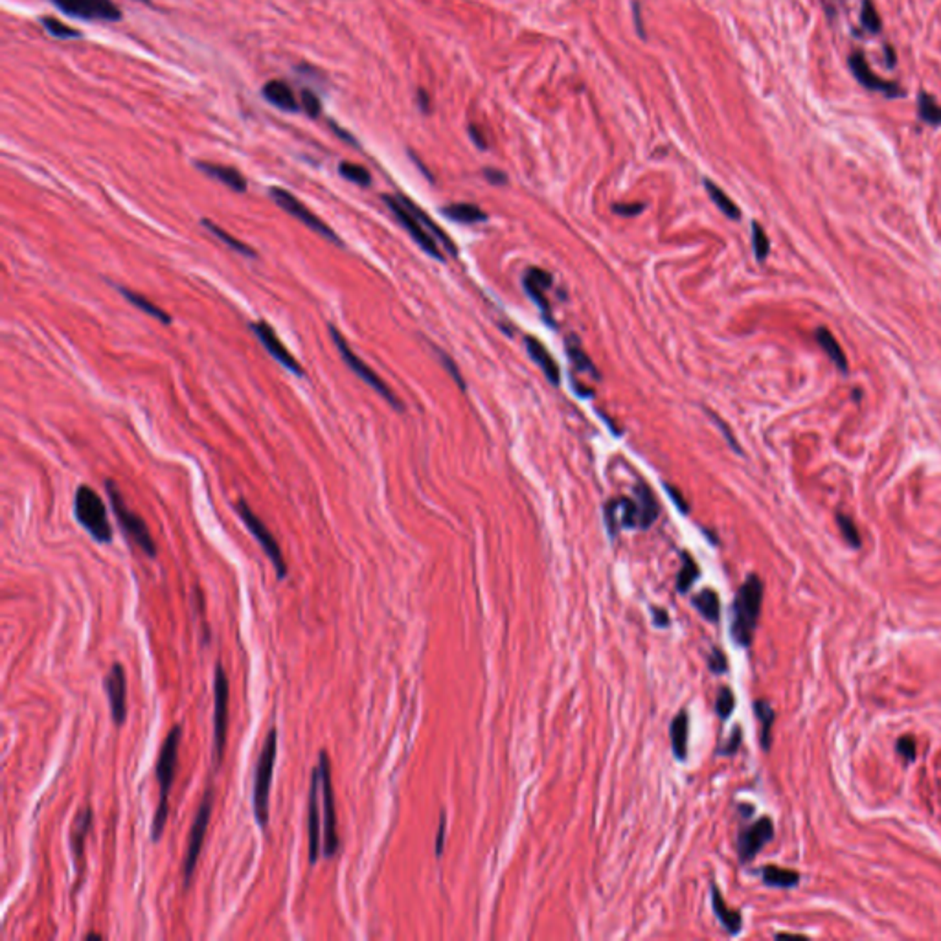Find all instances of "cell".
<instances>
[{
  "label": "cell",
  "mask_w": 941,
  "mask_h": 941,
  "mask_svg": "<svg viewBox=\"0 0 941 941\" xmlns=\"http://www.w3.org/2000/svg\"><path fill=\"white\" fill-rule=\"evenodd\" d=\"M883 50H884V57H886V67H888V68H893V67H896V65H897L896 50H893L890 45H884V48H883Z\"/></svg>",
  "instance_id": "cell-59"
},
{
  "label": "cell",
  "mask_w": 941,
  "mask_h": 941,
  "mask_svg": "<svg viewBox=\"0 0 941 941\" xmlns=\"http://www.w3.org/2000/svg\"><path fill=\"white\" fill-rule=\"evenodd\" d=\"M669 734H672L673 754H675L676 759L684 762L686 756H688V734H689L688 713L680 712L679 716L673 719L672 728H669Z\"/></svg>",
  "instance_id": "cell-28"
},
{
  "label": "cell",
  "mask_w": 941,
  "mask_h": 941,
  "mask_svg": "<svg viewBox=\"0 0 941 941\" xmlns=\"http://www.w3.org/2000/svg\"><path fill=\"white\" fill-rule=\"evenodd\" d=\"M698 577V567L689 554H682V568H680L679 577H676V589L679 592H688Z\"/></svg>",
  "instance_id": "cell-39"
},
{
  "label": "cell",
  "mask_w": 941,
  "mask_h": 941,
  "mask_svg": "<svg viewBox=\"0 0 941 941\" xmlns=\"http://www.w3.org/2000/svg\"><path fill=\"white\" fill-rule=\"evenodd\" d=\"M105 695L108 698L114 725L122 726L127 717V679L122 664H113L104 679Z\"/></svg>",
  "instance_id": "cell-17"
},
{
  "label": "cell",
  "mask_w": 941,
  "mask_h": 941,
  "mask_svg": "<svg viewBox=\"0 0 941 941\" xmlns=\"http://www.w3.org/2000/svg\"><path fill=\"white\" fill-rule=\"evenodd\" d=\"M418 101H419V107H421V111H423V113H428V111H430V107H428V94L425 92L423 89L418 90Z\"/></svg>",
  "instance_id": "cell-61"
},
{
  "label": "cell",
  "mask_w": 941,
  "mask_h": 941,
  "mask_svg": "<svg viewBox=\"0 0 941 941\" xmlns=\"http://www.w3.org/2000/svg\"><path fill=\"white\" fill-rule=\"evenodd\" d=\"M235 511H238V515L245 523L248 532L252 533L254 539L257 540V545L262 546V550L265 552V555L269 557L272 567H274L278 579H284V577L287 576V563H285L284 554H282V548H279L278 540L274 539V535L270 533V530L265 526V523L254 513L252 508H250L245 500H239L238 504H235Z\"/></svg>",
  "instance_id": "cell-8"
},
{
  "label": "cell",
  "mask_w": 941,
  "mask_h": 941,
  "mask_svg": "<svg viewBox=\"0 0 941 941\" xmlns=\"http://www.w3.org/2000/svg\"><path fill=\"white\" fill-rule=\"evenodd\" d=\"M276 756H278V730L270 728L265 743H263L260 759L256 763V770H254L252 809L254 818H256L257 825L262 828V831H267L269 828V800Z\"/></svg>",
  "instance_id": "cell-3"
},
{
  "label": "cell",
  "mask_w": 941,
  "mask_h": 941,
  "mask_svg": "<svg viewBox=\"0 0 941 941\" xmlns=\"http://www.w3.org/2000/svg\"><path fill=\"white\" fill-rule=\"evenodd\" d=\"M116 289L123 294V296L127 298V302L133 304L136 309L144 311L147 316H153V318H157L158 322H162V324H172L173 318L169 316V313L164 311L162 307L155 306V304L151 302L149 298H145V296H142V294L135 293V291H131V289L122 287V285H116Z\"/></svg>",
  "instance_id": "cell-29"
},
{
  "label": "cell",
  "mask_w": 941,
  "mask_h": 941,
  "mask_svg": "<svg viewBox=\"0 0 941 941\" xmlns=\"http://www.w3.org/2000/svg\"><path fill=\"white\" fill-rule=\"evenodd\" d=\"M320 772V802H322V825H324V840H322V857L331 859L338 852L337 835V813H335V794L331 787V770H329V757L325 750L318 756Z\"/></svg>",
  "instance_id": "cell-6"
},
{
  "label": "cell",
  "mask_w": 941,
  "mask_h": 941,
  "mask_svg": "<svg viewBox=\"0 0 941 941\" xmlns=\"http://www.w3.org/2000/svg\"><path fill=\"white\" fill-rule=\"evenodd\" d=\"M182 739V726L177 725L169 730V734L164 739L160 752L157 759V781L160 787V800H158L157 813H155L153 825H151V840L158 842L164 833L167 822V813H169V791L175 784L177 763H179V747Z\"/></svg>",
  "instance_id": "cell-1"
},
{
  "label": "cell",
  "mask_w": 941,
  "mask_h": 941,
  "mask_svg": "<svg viewBox=\"0 0 941 941\" xmlns=\"http://www.w3.org/2000/svg\"><path fill=\"white\" fill-rule=\"evenodd\" d=\"M263 96H265L274 107L282 108V111H287V113H296L298 108H300L296 98H294L293 89L289 87V83L282 82V79H270V82H267L265 85H263Z\"/></svg>",
  "instance_id": "cell-24"
},
{
  "label": "cell",
  "mask_w": 941,
  "mask_h": 941,
  "mask_svg": "<svg viewBox=\"0 0 941 941\" xmlns=\"http://www.w3.org/2000/svg\"><path fill=\"white\" fill-rule=\"evenodd\" d=\"M918 116L923 123L930 127L941 126V105L928 92H919L918 96Z\"/></svg>",
  "instance_id": "cell-35"
},
{
  "label": "cell",
  "mask_w": 941,
  "mask_h": 941,
  "mask_svg": "<svg viewBox=\"0 0 941 941\" xmlns=\"http://www.w3.org/2000/svg\"><path fill=\"white\" fill-rule=\"evenodd\" d=\"M712 418H713V419H716V423H717V425H719V428H720V430H723V433H725V438H726V440H728V442H730V445H732V449H734V450H737V452H739V447H737V442H735V440H734V436H732V433H730V428H728V427H726V425H725V423H723V421H720V418H717V416H713V414H712Z\"/></svg>",
  "instance_id": "cell-57"
},
{
  "label": "cell",
  "mask_w": 941,
  "mask_h": 941,
  "mask_svg": "<svg viewBox=\"0 0 941 941\" xmlns=\"http://www.w3.org/2000/svg\"><path fill=\"white\" fill-rule=\"evenodd\" d=\"M484 177H486L489 184L495 186H504L506 182H508V177H506L504 172H500V169H491V167L484 169Z\"/></svg>",
  "instance_id": "cell-52"
},
{
  "label": "cell",
  "mask_w": 941,
  "mask_h": 941,
  "mask_svg": "<svg viewBox=\"0 0 941 941\" xmlns=\"http://www.w3.org/2000/svg\"><path fill=\"white\" fill-rule=\"evenodd\" d=\"M712 905H713V912H716L717 919L723 923V927H725L730 934H739L741 925H743L741 914H739L737 910H732L728 905H726L723 896H720L719 888H717V884H712Z\"/></svg>",
  "instance_id": "cell-26"
},
{
  "label": "cell",
  "mask_w": 941,
  "mask_h": 941,
  "mask_svg": "<svg viewBox=\"0 0 941 941\" xmlns=\"http://www.w3.org/2000/svg\"><path fill=\"white\" fill-rule=\"evenodd\" d=\"M105 489H107L108 500L113 504L114 515H116L118 524L122 528L123 535L131 542H135L147 557H157V545H155L153 537L149 533V528L144 518L136 515L133 509H129L122 493H120V489H118V486L113 480L105 482Z\"/></svg>",
  "instance_id": "cell-5"
},
{
  "label": "cell",
  "mask_w": 941,
  "mask_h": 941,
  "mask_svg": "<svg viewBox=\"0 0 941 941\" xmlns=\"http://www.w3.org/2000/svg\"><path fill=\"white\" fill-rule=\"evenodd\" d=\"M897 752L901 756L905 757L906 762H914L915 759V741L912 737H901L897 741Z\"/></svg>",
  "instance_id": "cell-48"
},
{
  "label": "cell",
  "mask_w": 941,
  "mask_h": 941,
  "mask_svg": "<svg viewBox=\"0 0 941 941\" xmlns=\"http://www.w3.org/2000/svg\"><path fill=\"white\" fill-rule=\"evenodd\" d=\"M442 213L449 219L456 223H465V225H471V223H480L486 221L487 213L484 210H480L474 204H467V203H458V204H450V206L442 208Z\"/></svg>",
  "instance_id": "cell-33"
},
{
  "label": "cell",
  "mask_w": 941,
  "mask_h": 941,
  "mask_svg": "<svg viewBox=\"0 0 941 941\" xmlns=\"http://www.w3.org/2000/svg\"><path fill=\"white\" fill-rule=\"evenodd\" d=\"M608 533L616 535L620 528H638V508L630 499H614L605 506Z\"/></svg>",
  "instance_id": "cell-19"
},
{
  "label": "cell",
  "mask_w": 941,
  "mask_h": 941,
  "mask_svg": "<svg viewBox=\"0 0 941 941\" xmlns=\"http://www.w3.org/2000/svg\"><path fill=\"white\" fill-rule=\"evenodd\" d=\"M338 173L344 177L346 180L353 182V184L359 186H369L372 184V175L366 167L359 166V164L353 162H343L338 166Z\"/></svg>",
  "instance_id": "cell-41"
},
{
  "label": "cell",
  "mask_w": 941,
  "mask_h": 941,
  "mask_svg": "<svg viewBox=\"0 0 941 941\" xmlns=\"http://www.w3.org/2000/svg\"><path fill=\"white\" fill-rule=\"evenodd\" d=\"M837 523L838 528H840V533H842L844 539L847 540V545L853 546V548H859L860 546V535L859 530H857L855 523H853V518L846 517V515L838 513L837 515Z\"/></svg>",
  "instance_id": "cell-45"
},
{
  "label": "cell",
  "mask_w": 941,
  "mask_h": 941,
  "mask_svg": "<svg viewBox=\"0 0 941 941\" xmlns=\"http://www.w3.org/2000/svg\"><path fill=\"white\" fill-rule=\"evenodd\" d=\"M763 883L776 888H793L800 881V875L793 869H784L778 866H765L762 872Z\"/></svg>",
  "instance_id": "cell-34"
},
{
  "label": "cell",
  "mask_w": 941,
  "mask_h": 941,
  "mask_svg": "<svg viewBox=\"0 0 941 941\" xmlns=\"http://www.w3.org/2000/svg\"><path fill=\"white\" fill-rule=\"evenodd\" d=\"M213 759L216 767L221 765L226 745V726H228V679L225 667L219 662L213 676Z\"/></svg>",
  "instance_id": "cell-10"
},
{
  "label": "cell",
  "mask_w": 941,
  "mask_h": 941,
  "mask_svg": "<svg viewBox=\"0 0 941 941\" xmlns=\"http://www.w3.org/2000/svg\"><path fill=\"white\" fill-rule=\"evenodd\" d=\"M763 601V583L762 579L752 574L747 577V581L741 585L737 596L732 605V623H730V635L735 644L741 647H748L754 640V630H756L759 613H762Z\"/></svg>",
  "instance_id": "cell-2"
},
{
  "label": "cell",
  "mask_w": 941,
  "mask_h": 941,
  "mask_svg": "<svg viewBox=\"0 0 941 941\" xmlns=\"http://www.w3.org/2000/svg\"><path fill=\"white\" fill-rule=\"evenodd\" d=\"M752 245H754V254H756L757 262H763L767 256H769L770 250V243L769 238H767L765 230L762 228L759 223L754 221L752 223Z\"/></svg>",
  "instance_id": "cell-43"
},
{
  "label": "cell",
  "mask_w": 941,
  "mask_h": 941,
  "mask_svg": "<svg viewBox=\"0 0 941 941\" xmlns=\"http://www.w3.org/2000/svg\"><path fill=\"white\" fill-rule=\"evenodd\" d=\"M43 26H45L46 32L50 33L55 39H61V41H67V39H77L79 37V32H76L74 28H70L68 24L61 23L59 18L54 17H46L41 21Z\"/></svg>",
  "instance_id": "cell-42"
},
{
  "label": "cell",
  "mask_w": 941,
  "mask_h": 941,
  "mask_svg": "<svg viewBox=\"0 0 941 941\" xmlns=\"http://www.w3.org/2000/svg\"><path fill=\"white\" fill-rule=\"evenodd\" d=\"M248 328L252 329L254 335L257 337V340L262 343V346L265 347L267 353H269L276 362H279L287 372H291V374L296 375V377H304V368L300 366V362H298V360L294 359L293 353L289 352L287 347L284 346V343L279 340L278 335H276V331L272 329V325H270L269 322H265V320H257V322H250Z\"/></svg>",
  "instance_id": "cell-14"
},
{
  "label": "cell",
  "mask_w": 941,
  "mask_h": 941,
  "mask_svg": "<svg viewBox=\"0 0 941 941\" xmlns=\"http://www.w3.org/2000/svg\"><path fill=\"white\" fill-rule=\"evenodd\" d=\"M651 613H653V623H655V625L660 627V629H664V627L669 625V616H667V613L664 611V608L653 607V608H651Z\"/></svg>",
  "instance_id": "cell-55"
},
{
  "label": "cell",
  "mask_w": 941,
  "mask_h": 941,
  "mask_svg": "<svg viewBox=\"0 0 941 941\" xmlns=\"http://www.w3.org/2000/svg\"><path fill=\"white\" fill-rule=\"evenodd\" d=\"M438 353H440V359H442V364L445 366L447 372H449V374L452 375V379H455V381H456V384H458V386L462 388V390H465V381H464V379H462V377H460V372H458V368H456L455 360L450 359L449 355H445V353H442V352H438Z\"/></svg>",
  "instance_id": "cell-49"
},
{
  "label": "cell",
  "mask_w": 941,
  "mask_h": 941,
  "mask_svg": "<svg viewBox=\"0 0 941 941\" xmlns=\"http://www.w3.org/2000/svg\"><path fill=\"white\" fill-rule=\"evenodd\" d=\"M144 2H145V0H144Z\"/></svg>",
  "instance_id": "cell-62"
},
{
  "label": "cell",
  "mask_w": 941,
  "mask_h": 941,
  "mask_svg": "<svg viewBox=\"0 0 941 941\" xmlns=\"http://www.w3.org/2000/svg\"><path fill=\"white\" fill-rule=\"evenodd\" d=\"M195 166H197L199 172H203L204 175L219 180V182H223V184L228 186V188L234 189V191H238V194L247 191V179H245L235 167L221 166V164H212V162H197Z\"/></svg>",
  "instance_id": "cell-23"
},
{
  "label": "cell",
  "mask_w": 941,
  "mask_h": 941,
  "mask_svg": "<svg viewBox=\"0 0 941 941\" xmlns=\"http://www.w3.org/2000/svg\"><path fill=\"white\" fill-rule=\"evenodd\" d=\"M443 842H445V813H442V820H440V828H438V835H436V855L438 857H442Z\"/></svg>",
  "instance_id": "cell-54"
},
{
  "label": "cell",
  "mask_w": 941,
  "mask_h": 941,
  "mask_svg": "<svg viewBox=\"0 0 941 941\" xmlns=\"http://www.w3.org/2000/svg\"><path fill=\"white\" fill-rule=\"evenodd\" d=\"M754 712H756L757 719L762 723V747L763 750H769L770 748V730H772V725H774V710L770 708L769 703L765 701H756L754 703Z\"/></svg>",
  "instance_id": "cell-38"
},
{
  "label": "cell",
  "mask_w": 941,
  "mask_h": 941,
  "mask_svg": "<svg viewBox=\"0 0 941 941\" xmlns=\"http://www.w3.org/2000/svg\"><path fill=\"white\" fill-rule=\"evenodd\" d=\"M329 335H331V338H333L335 346H337L338 353H340V357H343V360H344V362H346L347 368L352 369L353 374H355L357 377H359L360 381H362V383L368 384L369 388H374L375 392H377L379 396L383 397L384 401L390 403V406H392V408H396V410H399V412H401V410H403V403L399 401V397H397L396 394H394L392 390H390V386H388V384L384 383L383 379H381L377 374H375L374 369H372L368 364H366L364 360H360L359 357H357L355 353H353L352 347L347 346L346 338L343 337V333H340V331H338V329L335 328L333 324H329Z\"/></svg>",
  "instance_id": "cell-7"
},
{
  "label": "cell",
  "mask_w": 941,
  "mask_h": 941,
  "mask_svg": "<svg viewBox=\"0 0 941 941\" xmlns=\"http://www.w3.org/2000/svg\"><path fill=\"white\" fill-rule=\"evenodd\" d=\"M523 284L524 289H526L528 296L532 298L533 302L537 304V307L540 309V313H542V318H546L548 320V324H552V322H550L548 300H546L545 294L546 291L552 287V284H554L552 274H548V272L542 269H528V272L523 278Z\"/></svg>",
  "instance_id": "cell-20"
},
{
  "label": "cell",
  "mask_w": 941,
  "mask_h": 941,
  "mask_svg": "<svg viewBox=\"0 0 941 941\" xmlns=\"http://www.w3.org/2000/svg\"><path fill=\"white\" fill-rule=\"evenodd\" d=\"M322 802H320V772L315 767L311 774V787H309V803H307V833H309V862L316 864L322 857Z\"/></svg>",
  "instance_id": "cell-13"
},
{
  "label": "cell",
  "mask_w": 941,
  "mask_h": 941,
  "mask_svg": "<svg viewBox=\"0 0 941 941\" xmlns=\"http://www.w3.org/2000/svg\"><path fill=\"white\" fill-rule=\"evenodd\" d=\"M331 127H333V131H335V135H337V136H340V138H343V140H344V142H347V144H353V145H359V144H357V140H355V138H353V136H352V135H347V133H346V131H344L343 127H338V126H335V123H331Z\"/></svg>",
  "instance_id": "cell-60"
},
{
  "label": "cell",
  "mask_w": 941,
  "mask_h": 941,
  "mask_svg": "<svg viewBox=\"0 0 941 941\" xmlns=\"http://www.w3.org/2000/svg\"><path fill=\"white\" fill-rule=\"evenodd\" d=\"M397 197H399V201H401V203L405 204L406 208H408L410 212H412L416 217H418L419 223H421V225H423L425 228H427L428 234L433 235V238L436 239L438 243L443 245V247H445V248H449L450 254H456V247H455V243H452V241H450V238H447L445 232H443V230L440 228V226H438L436 223H434L433 219H430V217H428L427 213H425L423 210H421V208L418 206V204L412 203V201H410L408 197H405V195H397Z\"/></svg>",
  "instance_id": "cell-27"
},
{
  "label": "cell",
  "mask_w": 941,
  "mask_h": 941,
  "mask_svg": "<svg viewBox=\"0 0 941 941\" xmlns=\"http://www.w3.org/2000/svg\"><path fill=\"white\" fill-rule=\"evenodd\" d=\"M635 493H636V500H638V502H636V508H638V528L647 530L658 517L657 499H655V495L651 493L647 484L642 482V480L635 486Z\"/></svg>",
  "instance_id": "cell-25"
},
{
  "label": "cell",
  "mask_w": 941,
  "mask_h": 941,
  "mask_svg": "<svg viewBox=\"0 0 941 941\" xmlns=\"http://www.w3.org/2000/svg\"><path fill=\"white\" fill-rule=\"evenodd\" d=\"M728 669V664H726V657L725 653L720 651V649H713L712 655H710V672H713L716 675H720V673H725Z\"/></svg>",
  "instance_id": "cell-47"
},
{
  "label": "cell",
  "mask_w": 941,
  "mask_h": 941,
  "mask_svg": "<svg viewBox=\"0 0 941 941\" xmlns=\"http://www.w3.org/2000/svg\"><path fill=\"white\" fill-rule=\"evenodd\" d=\"M212 806H213V793H212V789H208L206 793H204L203 802H201L197 813H195L194 824H191V831H189L188 850H186V859H184V886L186 888H188L189 883H191V877H194V872H195V866H197L199 855H201V852H203L204 838H206V831H208V824H210V816H212Z\"/></svg>",
  "instance_id": "cell-11"
},
{
  "label": "cell",
  "mask_w": 941,
  "mask_h": 941,
  "mask_svg": "<svg viewBox=\"0 0 941 941\" xmlns=\"http://www.w3.org/2000/svg\"><path fill=\"white\" fill-rule=\"evenodd\" d=\"M739 745H741V728H739V726H735L734 732H732V737H730L728 743H726L723 748H720V754H725V756H728V754H730V756H732V754L737 752Z\"/></svg>",
  "instance_id": "cell-51"
},
{
  "label": "cell",
  "mask_w": 941,
  "mask_h": 941,
  "mask_svg": "<svg viewBox=\"0 0 941 941\" xmlns=\"http://www.w3.org/2000/svg\"><path fill=\"white\" fill-rule=\"evenodd\" d=\"M383 201L386 203V206L392 210V213L396 216L397 221L405 226V230L410 234V238L414 239L416 243L423 248L428 256L434 257V260H438V262H443V254H442V250L438 248L436 239L428 234L427 228H425V226L419 223L418 217L410 212L408 208H406L405 204L399 201V197H397V195H396V197H394V195H383Z\"/></svg>",
  "instance_id": "cell-12"
},
{
  "label": "cell",
  "mask_w": 941,
  "mask_h": 941,
  "mask_svg": "<svg viewBox=\"0 0 941 941\" xmlns=\"http://www.w3.org/2000/svg\"><path fill=\"white\" fill-rule=\"evenodd\" d=\"M564 346H567L568 357H570V360H572V364L576 366L577 372H581V374H589L590 377H594V379H599L598 368L592 364V360H590V357L585 353V350H583L581 343L577 340L576 335H570V337H567V340H564Z\"/></svg>",
  "instance_id": "cell-31"
},
{
  "label": "cell",
  "mask_w": 941,
  "mask_h": 941,
  "mask_svg": "<svg viewBox=\"0 0 941 941\" xmlns=\"http://www.w3.org/2000/svg\"><path fill=\"white\" fill-rule=\"evenodd\" d=\"M734 706H735L734 691L730 688H720V691L717 694L716 698L717 716H719L720 719H728V717L732 716V712H734Z\"/></svg>",
  "instance_id": "cell-44"
},
{
  "label": "cell",
  "mask_w": 941,
  "mask_h": 941,
  "mask_svg": "<svg viewBox=\"0 0 941 941\" xmlns=\"http://www.w3.org/2000/svg\"><path fill=\"white\" fill-rule=\"evenodd\" d=\"M666 491L669 493V496H672V500H673V502H675L676 508H679L680 511H682V513H688L689 508H688V502H686V500H684V496L680 495V493L676 491L675 487H672V486H666Z\"/></svg>",
  "instance_id": "cell-53"
},
{
  "label": "cell",
  "mask_w": 941,
  "mask_h": 941,
  "mask_svg": "<svg viewBox=\"0 0 941 941\" xmlns=\"http://www.w3.org/2000/svg\"><path fill=\"white\" fill-rule=\"evenodd\" d=\"M694 605H695V608H697L698 613L706 618L708 622H717V620H719L720 601H719V596H717V592H713L712 589H704L701 594L695 596Z\"/></svg>",
  "instance_id": "cell-36"
},
{
  "label": "cell",
  "mask_w": 941,
  "mask_h": 941,
  "mask_svg": "<svg viewBox=\"0 0 941 941\" xmlns=\"http://www.w3.org/2000/svg\"><path fill=\"white\" fill-rule=\"evenodd\" d=\"M269 194L270 197H272V201H274L282 210H285L289 216H293L294 219L304 223L307 228L316 232V234L322 235V238L328 239V241H331V243L338 245V247H344L343 239L335 234V230L331 228L328 223L322 221L313 210H309V208H307L300 199L294 197L291 191H287V189L284 188H278V186H272V188L269 189Z\"/></svg>",
  "instance_id": "cell-9"
},
{
  "label": "cell",
  "mask_w": 941,
  "mask_h": 941,
  "mask_svg": "<svg viewBox=\"0 0 941 941\" xmlns=\"http://www.w3.org/2000/svg\"><path fill=\"white\" fill-rule=\"evenodd\" d=\"M860 24L864 28L868 33H874L877 35L881 30H883V23H881V17L877 15V9H875L874 2L872 0H862V9H860Z\"/></svg>",
  "instance_id": "cell-40"
},
{
  "label": "cell",
  "mask_w": 941,
  "mask_h": 941,
  "mask_svg": "<svg viewBox=\"0 0 941 941\" xmlns=\"http://www.w3.org/2000/svg\"><path fill=\"white\" fill-rule=\"evenodd\" d=\"M704 186H706V191L708 195H710V199L713 201V204H716L726 217H730V219H739V217H741V212H739V208L735 206L734 201H732V199H730L719 186L713 184L712 180H704Z\"/></svg>",
  "instance_id": "cell-37"
},
{
  "label": "cell",
  "mask_w": 941,
  "mask_h": 941,
  "mask_svg": "<svg viewBox=\"0 0 941 941\" xmlns=\"http://www.w3.org/2000/svg\"><path fill=\"white\" fill-rule=\"evenodd\" d=\"M847 63H850V68H852L853 76H855L857 82L860 85L864 87L866 90H872V92H881L886 98H903L905 96V90L901 89L897 83L893 82H886V79H881L874 74V70L869 68L868 61H866V55L862 50H855L850 54L847 57Z\"/></svg>",
  "instance_id": "cell-16"
},
{
  "label": "cell",
  "mask_w": 941,
  "mask_h": 941,
  "mask_svg": "<svg viewBox=\"0 0 941 941\" xmlns=\"http://www.w3.org/2000/svg\"><path fill=\"white\" fill-rule=\"evenodd\" d=\"M524 343H526V350L528 353H530V357H532L533 362L542 369V374L546 375V379H548L552 384H559V381H561V372H559L557 362H555L554 357L550 355V352L545 347V344L533 337H526L524 338Z\"/></svg>",
  "instance_id": "cell-22"
},
{
  "label": "cell",
  "mask_w": 941,
  "mask_h": 941,
  "mask_svg": "<svg viewBox=\"0 0 941 941\" xmlns=\"http://www.w3.org/2000/svg\"><path fill=\"white\" fill-rule=\"evenodd\" d=\"M90 825H92V809H90V807H87V809L79 811L76 818H74L72 838H70V842H72L74 864H76L77 875H82V872H83L85 838H87V833L90 831Z\"/></svg>",
  "instance_id": "cell-21"
},
{
  "label": "cell",
  "mask_w": 941,
  "mask_h": 941,
  "mask_svg": "<svg viewBox=\"0 0 941 941\" xmlns=\"http://www.w3.org/2000/svg\"><path fill=\"white\" fill-rule=\"evenodd\" d=\"M302 107L311 118H318L320 113H322V104H320L318 96L313 90H304L302 92Z\"/></svg>",
  "instance_id": "cell-46"
},
{
  "label": "cell",
  "mask_w": 941,
  "mask_h": 941,
  "mask_svg": "<svg viewBox=\"0 0 941 941\" xmlns=\"http://www.w3.org/2000/svg\"><path fill=\"white\" fill-rule=\"evenodd\" d=\"M201 225H203L204 228H206L208 232L213 235V238H217L219 241H221V243H225L226 247L232 248V250H235V252L241 254V256H247V257H256L257 256L256 250H254L252 247H248V245L243 243L241 239H238V238H234L232 234H228L225 228H221L219 225H216L213 221H210V219H201Z\"/></svg>",
  "instance_id": "cell-32"
},
{
  "label": "cell",
  "mask_w": 941,
  "mask_h": 941,
  "mask_svg": "<svg viewBox=\"0 0 941 941\" xmlns=\"http://www.w3.org/2000/svg\"><path fill=\"white\" fill-rule=\"evenodd\" d=\"M633 11H635L636 32H638V35L645 37V32H644V21H642V11H640V6L636 4V2H635V4H633Z\"/></svg>",
  "instance_id": "cell-58"
},
{
  "label": "cell",
  "mask_w": 941,
  "mask_h": 941,
  "mask_svg": "<svg viewBox=\"0 0 941 941\" xmlns=\"http://www.w3.org/2000/svg\"><path fill=\"white\" fill-rule=\"evenodd\" d=\"M74 515L96 542L108 545L113 540V526L108 523L107 508L92 487H77L74 496Z\"/></svg>",
  "instance_id": "cell-4"
},
{
  "label": "cell",
  "mask_w": 941,
  "mask_h": 941,
  "mask_svg": "<svg viewBox=\"0 0 941 941\" xmlns=\"http://www.w3.org/2000/svg\"><path fill=\"white\" fill-rule=\"evenodd\" d=\"M467 131H469V136H471V140H473L474 145H477V147H480V149H487V142H486V140H484L482 133L478 131L477 127H474V126H469Z\"/></svg>",
  "instance_id": "cell-56"
},
{
  "label": "cell",
  "mask_w": 941,
  "mask_h": 941,
  "mask_svg": "<svg viewBox=\"0 0 941 941\" xmlns=\"http://www.w3.org/2000/svg\"><path fill=\"white\" fill-rule=\"evenodd\" d=\"M774 837V825L770 818H759L754 822L750 828L741 829L737 838V853L741 862H750L757 853L762 852L763 846L769 844Z\"/></svg>",
  "instance_id": "cell-18"
},
{
  "label": "cell",
  "mask_w": 941,
  "mask_h": 941,
  "mask_svg": "<svg viewBox=\"0 0 941 941\" xmlns=\"http://www.w3.org/2000/svg\"><path fill=\"white\" fill-rule=\"evenodd\" d=\"M63 13L87 21H120L122 11L113 4V0H52Z\"/></svg>",
  "instance_id": "cell-15"
},
{
  "label": "cell",
  "mask_w": 941,
  "mask_h": 941,
  "mask_svg": "<svg viewBox=\"0 0 941 941\" xmlns=\"http://www.w3.org/2000/svg\"><path fill=\"white\" fill-rule=\"evenodd\" d=\"M645 204L640 203H633V204H614L613 212L618 213V216H625V217H635L638 213L644 212Z\"/></svg>",
  "instance_id": "cell-50"
},
{
  "label": "cell",
  "mask_w": 941,
  "mask_h": 941,
  "mask_svg": "<svg viewBox=\"0 0 941 941\" xmlns=\"http://www.w3.org/2000/svg\"><path fill=\"white\" fill-rule=\"evenodd\" d=\"M816 340H818L820 347L828 353V357L833 360V364L837 366L842 374H847V359L844 350L840 347V344L837 343V338L833 337V333L829 331L828 328H818L816 331Z\"/></svg>",
  "instance_id": "cell-30"
}]
</instances>
